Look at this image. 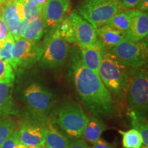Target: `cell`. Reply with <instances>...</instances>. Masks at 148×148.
Instances as JSON below:
<instances>
[{
    "instance_id": "obj_15",
    "label": "cell",
    "mask_w": 148,
    "mask_h": 148,
    "mask_svg": "<svg viewBox=\"0 0 148 148\" xmlns=\"http://www.w3.org/2000/svg\"><path fill=\"white\" fill-rule=\"evenodd\" d=\"M125 33V38L132 41H138L147 38L148 34L147 12L136 10L130 27Z\"/></svg>"
},
{
    "instance_id": "obj_26",
    "label": "cell",
    "mask_w": 148,
    "mask_h": 148,
    "mask_svg": "<svg viewBox=\"0 0 148 148\" xmlns=\"http://www.w3.org/2000/svg\"><path fill=\"white\" fill-rule=\"evenodd\" d=\"M14 38L10 33L5 38V43L4 47L0 49V59L8 62L11 65L12 64V56H11V50L12 45L14 42Z\"/></svg>"
},
{
    "instance_id": "obj_32",
    "label": "cell",
    "mask_w": 148,
    "mask_h": 148,
    "mask_svg": "<svg viewBox=\"0 0 148 148\" xmlns=\"http://www.w3.org/2000/svg\"><path fill=\"white\" fill-rule=\"evenodd\" d=\"M67 148H89V147L83 140L77 139L70 143Z\"/></svg>"
},
{
    "instance_id": "obj_11",
    "label": "cell",
    "mask_w": 148,
    "mask_h": 148,
    "mask_svg": "<svg viewBox=\"0 0 148 148\" xmlns=\"http://www.w3.org/2000/svg\"><path fill=\"white\" fill-rule=\"evenodd\" d=\"M73 31L75 42L79 46L90 45L97 40L96 28L84 19L76 11H72L69 16Z\"/></svg>"
},
{
    "instance_id": "obj_36",
    "label": "cell",
    "mask_w": 148,
    "mask_h": 148,
    "mask_svg": "<svg viewBox=\"0 0 148 148\" xmlns=\"http://www.w3.org/2000/svg\"><path fill=\"white\" fill-rule=\"evenodd\" d=\"M5 43V38L3 40H0V49H2V48L4 47Z\"/></svg>"
},
{
    "instance_id": "obj_22",
    "label": "cell",
    "mask_w": 148,
    "mask_h": 148,
    "mask_svg": "<svg viewBox=\"0 0 148 148\" xmlns=\"http://www.w3.org/2000/svg\"><path fill=\"white\" fill-rule=\"evenodd\" d=\"M131 123L141 136L143 145L148 146V126L145 115L134 111H130Z\"/></svg>"
},
{
    "instance_id": "obj_2",
    "label": "cell",
    "mask_w": 148,
    "mask_h": 148,
    "mask_svg": "<svg viewBox=\"0 0 148 148\" xmlns=\"http://www.w3.org/2000/svg\"><path fill=\"white\" fill-rule=\"evenodd\" d=\"M98 75L107 89L117 97L126 91L129 80L127 67L110 51L103 53Z\"/></svg>"
},
{
    "instance_id": "obj_35",
    "label": "cell",
    "mask_w": 148,
    "mask_h": 148,
    "mask_svg": "<svg viewBox=\"0 0 148 148\" xmlns=\"http://www.w3.org/2000/svg\"><path fill=\"white\" fill-rule=\"evenodd\" d=\"M17 1H19V0H0V4H3V3H14Z\"/></svg>"
},
{
    "instance_id": "obj_6",
    "label": "cell",
    "mask_w": 148,
    "mask_h": 148,
    "mask_svg": "<svg viewBox=\"0 0 148 148\" xmlns=\"http://www.w3.org/2000/svg\"><path fill=\"white\" fill-rule=\"evenodd\" d=\"M56 121L66 134L72 138H79L82 135L88 117L80 107L67 103L57 110Z\"/></svg>"
},
{
    "instance_id": "obj_20",
    "label": "cell",
    "mask_w": 148,
    "mask_h": 148,
    "mask_svg": "<svg viewBox=\"0 0 148 148\" xmlns=\"http://www.w3.org/2000/svg\"><path fill=\"white\" fill-rule=\"evenodd\" d=\"M45 31L43 19L42 16H40L27 24L22 32L21 38L38 41L43 36Z\"/></svg>"
},
{
    "instance_id": "obj_40",
    "label": "cell",
    "mask_w": 148,
    "mask_h": 148,
    "mask_svg": "<svg viewBox=\"0 0 148 148\" xmlns=\"http://www.w3.org/2000/svg\"><path fill=\"white\" fill-rule=\"evenodd\" d=\"M45 148H46V147H45Z\"/></svg>"
},
{
    "instance_id": "obj_28",
    "label": "cell",
    "mask_w": 148,
    "mask_h": 148,
    "mask_svg": "<svg viewBox=\"0 0 148 148\" xmlns=\"http://www.w3.org/2000/svg\"><path fill=\"white\" fill-rule=\"evenodd\" d=\"M18 143V130H14L12 134L3 142L0 148H15Z\"/></svg>"
},
{
    "instance_id": "obj_7",
    "label": "cell",
    "mask_w": 148,
    "mask_h": 148,
    "mask_svg": "<svg viewBox=\"0 0 148 148\" xmlns=\"http://www.w3.org/2000/svg\"><path fill=\"white\" fill-rule=\"evenodd\" d=\"M126 103L130 111L145 115L148 108V75L141 68L127 85Z\"/></svg>"
},
{
    "instance_id": "obj_13",
    "label": "cell",
    "mask_w": 148,
    "mask_h": 148,
    "mask_svg": "<svg viewBox=\"0 0 148 148\" xmlns=\"http://www.w3.org/2000/svg\"><path fill=\"white\" fill-rule=\"evenodd\" d=\"M47 127L24 124L18 130L19 143L25 146L40 147L44 145Z\"/></svg>"
},
{
    "instance_id": "obj_5",
    "label": "cell",
    "mask_w": 148,
    "mask_h": 148,
    "mask_svg": "<svg viewBox=\"0 0 148 148\" xmlns=\"http://www.w3.org/2000/svg\"><path fill=\"white\" fill-rule=\"evenodd\" d=\"M147 51L144 39L132 41L125 38L109 51L127 68L137 69L147 63Z\"/></svg>"
},
{
    "instance_id": "obj_29",
    "label": "cell",
    "mask_w": 148,
    "mask_h": 148,
    "mask_svg": "<svg viewBox=\"0 0 148 148\" xmlns=\"http://www.w3.org/2000/svg\"><path fill=\"white\" fill-rule=\"evenodd\" d=\"M25 6L42 11L48 0H23Z\"/></svg>"
},
{
    "instance_id": "obj_14",
    "label": "cell",
    "mask_w": 148,
    "mask_h": 148,
    "mask_svg": "<svg viewBox=\"0 0 148 148\" xmlns=\"http://www.w3.org/2000/svg\"><path fill=\"white\" fill-rule=\"evenodd\" d=\"M81 60L84 65L98 75L99 64L102 60L104 47L99 40L90 45L79 46Z\"/></svg>"
},
{
    "instance_id": "obj_1",
    "label": "cell",
    "mask_w": 148,
    "mask_h": 148,
    "mask_svg": "<svg viewBox=\"0 0 148 148\" xmlns=\"http://www.w3.org/2000/svg\"><path fill=\"white\" fill-rule=\"evenodd\" d=\"M72 76L75 89L85 106L95 117H112L115 107L112 95L97 73L84 65L81 58L72 64Z\"/></svg>"
},
{
    "instance_id": "obj_38",
    "label": "cell",
    "mask_w": 148,
    "mask_h": 148,
    "mask_svg": "<svg viewBox=\"0 0 148 148\" xmlns=\"http://www.w3.org/2000/svg\"><path fill=\"white\" fill-rule=\"evenodd\" d=\"M60 1H70V0H60Z\"/></svg>"
},
{
    "instance_id": "obj_23",
    "label": "cell",
    "mask_w": 148,
    "mask_h": 148,
    "mask_svg": "<svg viewBox=\"0 0 148 148\" xmlns=\"http://www.w3.org/2000/svg\"><path fill=\"white\" fill-rule=\"evenodd\" d=\"M119 132L122 136V145L124 148H140L143 145L141 136L136 129L119 130Z\"/></svg>"
},
{
    "instance_id": "obj_17",
    "label": "cell",
    "mask_w": 148,
    "mask_h": 148,
    "mask_svg": "<svg viewBox=\"0 0 148 148\" xmlns=\"http://www.w3.org/2000/svg\"><path fill=\"white\" fill-rule=\"evenodd\" d=\"M106 129V125L103 121L95 116H91L88 118V121L83 130L82 136L87 141L94 143L100 138L101 134Z\"/></svg>"
},
{
    "instance_id": "obj_34",
    "label": "cell",
    "mask_w": 148,
    "mask_h": 148,
    "mask_svg": "<svg viewBox=\"0 0 148 148\" xmlns=\"http://www.w3.org/2000/svg\"><path fill=\"white\" fill-rule=\"evenodd\" d=\"M136 8L138 10L143 12H147L148 10V0H141L138 3Z\"/></svg>"
},
{
    "instance_id": "obj_3",
    "label": "cell",
    "mask_w": 148,
    "mask_h": 148,
    "mask_svg": "<svg viewBox=\"0 0 148 148\" xmlns=\"http://www.w3.org/2000/svg\"><path fill=\"white\" fill-rule=\"evenodd\" d=\"M122 8L119 0H84L76 12L97 29L108 23Z\"/></svg>"
},
{
    "instance_id": "obj_37",
    "label": "cell",
    "mask_w": 148,
    "mask_h": 148,
    "mask_svg": "<svg viewBox=\"0 0 148 148\" xmlns=\"http://www.w3.org/2000/svg\"><path fill=\"white\" fill-rule=\"evenodd\" d=\"M140 148H148V146H145L144 145H142V146L140 147Z\"/></svg>"
},
{
    "instance_id": "obj_33",
    "label": "cell",
    "mask_w": 148,
    "mask_h": 148,
    "mask_svg": "<svg viewBox=\"0 0 148 148\" xmlns=\"http://www.w3.org/2000/svg\"><path fill=\"white\" fill-rule=\"evenodd\" d=\"M92 148H114L113 145H111L110 143H108L105 140L102 138H99L95 143H93V147Z\"/></svg>"
},
{
    "instance_id": "obj_19",
    "label": "cell",
    "mask_w": 148,
    "mask_h": 148,
    "mask_svg": "<svg viewBox=\"0 0 148 148\" xmlns=\"http://www.w3.org/2000/svg\"><path fill=\"white\" fill-rule=\"evenodd\" d=\"M70 143L68 138L52 125L47 127L44 145L46 148H67Z\"/></svg>"
},
{
    "instance_id": "obj_10",
    "label": "cell",
    "mask_w": 148,
    "mask_h": 148,
    "mask_svg": "<svg viewBox=\"0 0 148 148\" xmlns=\"http://www.w3.org/2000/svg\"><path fill=\"white\" fill-rule=\"evenodd\" d=\"M24 97L29 108L40 116L48 112L55 99L51 92L37 83L27 86L24 90Z\"/></svg>"
},
{
    "instance_id": "obj_25",
    "label": "cell",
    "mask_w": 148,
    "mask_h": 148,
    "mask_svg": "<svg viewBox=\"0 0 148 148\" xmlns=\"http://www.w3.org/2000/svg\"><path fill=\"white\" fill-rule=\"evenodd\" d=\"M13 68L7 61L0 59V82L13 83L14 80Z\"/></svg>"
},
{
    "instance_id": "obj_21",
    "label": "cell",
    "mask_w": 148,
    "mask_h": 148,
    "mask_svg": "<svg viewBox=\"0 0 148 148\" xmlns=\"http://www.w3.org/2000/svg\"><path fill=\"white\" fill-rule=\"evenodd\" d=\"M13 83L0 82V116L8 113L12 106Z\"/></svg>"
},
{
    "instance_id": "obj_16",
    "label": "cell",
    "mask_w": 148,
    "mask_h": 148,
    "mask_svg": "<svg viewBox=\"0 0 148 148\" xmlns=\"http://www.w3.org/2000/svg\"><path fill=\"white\" fill-rule=\"evenodd\" d=\"M97 40L104 48L111 49L126 38V33L105 24L96 29Z\"/></svg>"
},
{
    "instance_id": "obj_27",
    "label": "cell",
    "mask_w": 148,
    "mask_h": 148,
    "mask_svg": "<svg viewBox=\"0 0 148 148\" xmlns=\"http://www.w3.org/2000/svg\"><path fill=\"white\" fill-rule=\"evenodd\" d=\"M14 128V123L10 120L5 119L0 121V147L3 142L12 134Z\"/></svg>"
},
{
    "instance_id": "obj_18",
    "label": "cell",
    "mask_w": 148,
    "mask_h": 148,
    "mask_svg": "<svg viewBox=\"0 0 148 148\" xmlns=\"http://www.w3.org/2000/svg\"><path fill=\"white\" fill-rule=\"evenodd\" d=\"M136 12V10L132 9H121L116 12L106 24L114 28L126 32L130 27Z\"/></svg>"
},
{
    "instance_id": "obj_12",
    "label": "cell",
    "mask_w": 148,
    "mask_h": 148,
    "mask_svg": "<svg viewBox=\"0 0 148 148\" xmlns=\"http://www.w3.org/2000/svg\"><path fill=\"white\" fill-rule=\"evenodd\" d=\"M69 7V1L60 0H48L42 10V19L45 32H50L56 28L65 17Z\"/></svg>"
},
{
    "instance_id": "obj_9",
    "label": "cell",
    "mask_w": 148,
    "mask_h": 148,
    "mask_svg": "<svg viewBox=\"0 0 148 148\" xmlns=\"http://www.w3.org/2000/svg\"><path fill=\"white\" fill-rule=\"evenodd\" d=\"M0 15L14 40L21 38L22 32L27 24L23 0L0 4Z\"/></svg>"
},
{
    "instance_id": "obj_39",
    "label": "cell",
    "mask_w": 148,
    "mask_h": 148,
    "mask_svg": "<svg viewBox=\"0 0 148 148\" xmlns=\"http://www.w3.org/2000/svg\"><path fill=\"white\" fill-rule=\"evenodd\" d=\"M0 17H1V15H0Z\"/></svg>"
},
{
    "instance_id": "obj_31",
    "label": "cell",
    "mask_w": 148,
    "mask_h": 148,
    "mask_svg": "<svg viewBox=\"0 0 148 148\" xmlns=\"http://www.w3.org/2000/svg\"><path fill=\"white\" fill-rule=\"evenodd\" d=\"M9 30L6 24L3 19L0 17V40L5 39L9 34Z\"/></svg>"
},
{
    "instance_id": "obj_24",
    "label": "cell",
    "mask_w": 148,
    "mask_h": 148,
    "mask_svg": "<svg viewBox=\"0 0 148 148\" xmlns=\"http://www.w3.org/2000/svg\"><path fill=\"white\" fill-rule=\"evenodd\" d=\"M56 29L60 36L68 42H75L73 27L69 17H64Z\"/></svg>"
},
{
    "instance_id": "obj_41",
    "label": "cell",
    "mask_w": 148,
    "mask_h": 148,
    "mask_svg": "<svg viewBox=\"0 0 148 148\" xmlns=\"http://www.w3.org/2000/svg\"><path fill=\"white\" fill-rule=\"evenodd\" d=\"M89 148H90V147H89Z\"/></svg>"
},
{
    "instance_id": "obj_30",
    "label": "cell",
    "mask_w": 148,
    "mask_h": 148,
    "mask_svg": "<svg viewBox=\"0 0 148 148\" xmlns=\"http://www.w3.org/2000/svg\"><path fill=\"white\" fill-rule=\"evenodd\" d=\"M120 3L123 8L126 9H132L136 8L141 0H119Z\"/></svg>"
},
{
    "instance_id": "obj_8",
    "label": "cell",
    "mask_w": 148,
    "mask_h": 148,
    "mask_svg": "<svg viewBox=\"0 0 148 148\" xmlns=\"http://www.w3.org/2000/svg\"><path fill=\"white\" fill-rule=\"evenodd\" d=\"M43 53V45L36 40L20 38L14 40L11 50L12 67L26 68L38 62Z\"/></svg>"
},
{
    "instance_id": "obj_4",
    "label": "cell",
    "mask_w": 148,
    "mask_h": 148,
    "mask_svg": "<svg viewBox=\"0 0 148 148\" xmlns=\"http://www.w3.org/2000/svg\"><path fill=\"white\" fill-rule=\"evenodd\" d=\"M68 43L56 29L48 33L42 45L43 53L39 60L40 66L45 69H55L62 66L69 53Z\"/></svg>"
}]
</instances>
